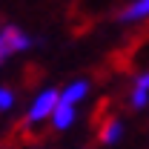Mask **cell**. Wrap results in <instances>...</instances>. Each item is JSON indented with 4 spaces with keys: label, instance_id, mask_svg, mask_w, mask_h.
Segmentation results:
<instances>
[{
    "label": "cell",
    "instance_id": "6da1fadb",
    "mask_svg": "<svg viewBox=\"0 0 149 149\" xmlns=\"http://www.w3.org/2000/svg\"><path fill=\"white\" fill-rule=\"evenodd\" d=\"M29 37L23 35L20 29L15 26H9V29H3V35H0V60L6 55H12V52H23V49H29Z\"/></svg>",
    "mask_w": 149,
    "mask_h": 149
},
{
    "label": "cell",
    "instance_id": "7a4b0ae2",
    "mask_svg": "<svg viewBox=\"0 0 149 149\" xmlns=\"http://www.w3.org/2000/svg\"><path fill=\"white\" fill-rule=\"evenodd\" d=\"M57 103H60V95H57L55 89H49V92H43L35 100V106H32V112H29V118L43 120L46 115H55V106H57Z\"/></svg>",
    "mask_w": 149,
    "mask_h": 149
},
{
    "label": "cell",
    "instance_id": "3957f363",
    "mask_svg": "<svg viewBox=\"0 0 149 149\" xmlns=\"http://www.w3.org/2000/svg\"><path fill=\"white\" fill-rule=\"evenodd\" d=\"M72 120H74V109H72V103L60 97V103L55 106V126H57V129H66Z\"/></svg>",
    "mask_w": 149,
    "mask_h": 149
},
{
    "label": "cell",
    "instance_id": "277c9868",
    "mask_svg": "<svg viewBox=\"0 0 149 149\" xmlns=\"http://www.w3.org/2000/svg\"><path fill=\"white\" fill-rule=\"evenodd\" d=\"M118 135H120V123L115 120V118H109L100 129H97V138H100V143H112V141H118Z\"/></svg>",
    "mask_w": 149,
    "mask_h": 149
},
{
    "label": "cell",
    "instance_id": "5b68a950",
    "mask_svg": "<svg viewBox=\"0 0 149 149\" xmlns=\"http://www.w3.org/2000/svg\"><path fill=\"white\" fill-rule=\"evenodd\" d=\"M143 15H149V0H138L135 6L123 9L120 12V20H135V17H143Z\"/></svg>",
    "mask_w": 149,
    "mask_h": 149
},
{
    "label": "cell",
    "instance_id": "8992f818",
    "mask_svg": "<svg viewBox=\"0 0 149 149\" xmlns=\"http://www.w3.org/2000/svg\"><path fill=\"white\" fill-rule=\"evenodd\" d=\"M83 95H86V83L80 80V83H72V86H69V89L63 92V100H69V103H77V100H80Z\"/></svg>",
    "mask_w": 149,
    "mask_h": 149
},
{
    "label": "cell",
    "instance_id": "52a82bcc",
    "mask_svg": "<svg viewBox=\"0 0 149 149\" xmlns=\"http://www.w3.org/2000/svg\"><path fill=\"white\" fill-rule=\"evenodd\" d=\"M146 95H149V89H141V86H135V92H132V106H135V109L146 106Z\"/></svg>",
    "mask_w": 149,
    "mask_h": 149
},
{
    "label": "cell",
    "instance_id": "ba28073f",
    "mask_svg": "<svg viewBox=\"0 0 149 149\" xmlns=\"http://www.w3.org/2000/svg\"><path fill=\"white\" fill-rule=\"evenodd\" d=\"M40 80V66H29L26 69V86H35Z\"/></svg>",
    "mask_w": 149,
    "mask_h": 149
},
{
    "label": "cell",
    "instance_id": "9c48e42d",
    "mask_svg": "<svg viewBox=\"0 0 149 149\" xmlns=\"http://www.w3.org/2000/svg\"><path fill=\"white\" fill-rule=\"evenodd\" d=\"M15 103V97H12V92L9 89H0V109H9Z\"/></svg>",
    "mask_w": 149,
    "mask_h": 149
}]
</instances>
